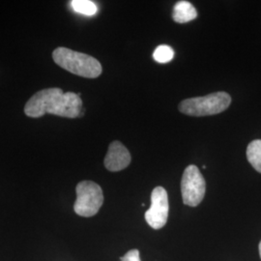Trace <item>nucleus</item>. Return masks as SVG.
<instances>
[{
    "instance_id": "1",
    "label": "nucleus",
    "mask_w": 261,
    "mask_h": 261,
    "mask_svg": "<svg viewBox=\"0 0 261 261\" xmlns=\"http://www.w3.org/2000/svg\"><path fill=\"white\" fill-rule=\"evenodd\" d=\"M83 101L77 94L63 92L61 88H47L34 94L25 103L24 113L32 118H39L46 113L67 118L80 117Z\"/></svg>"
},
{
    "instance_id": "2",
    "label": "nucleus",
    "mask_w": 261,
    "mask_h": 261,
    "mask_svg": "<svg viewBox=\"0 0 261 261\" xmlns=\"http://www.w3.org/2000/svg\"><path fill=\"white\" fill-rule=\"evenodd\" d=\"M56 64L71 74L86 79H96L102 74L101 63L93 56L79 53L67 47H57L53 53Z\"/></svg>"
},
{
    "instance_id": "3",
    "label": "nucleus",
    "mask_w": 261,
    "mask_h": 261,
    "mask_svg": "<svg viewBox=\"0 0 261 261\" xmlns=\"http://www.w3.org/2000/svg\"><path fill=\"white\" fill-rule=\"evenodd\" d=\"M231 103L230 95L224 91L195 97L182 101L178 109L190 116H208L224 112Z\"/></svg>"
},
{
    "instance_id": "4",
    "label": "nucleus",
    "mask_w": 261,
    "mask_h": 261,
    "mask_svg": "<svg viewBox=\"0 0 261 261\" xmlns=\"http://www.w3.org/2000/svg\"><path fill=\"white\" fill-rule=\"evenodd\" d=\"M76 199L74 204L75 213L82 217H92L99 212L103 205L102 188L92 181H82L76 188Z\"/></svg>"
},
{
    "instance_id": "5",
    "label": "nucleus",
    "mask_w": 261,
    "mask_h": 261,
    "mask_svg": "<svg viewBox=\"0 0 261 261\" xmlns=\"http://www.w3.org/2000/svg\"><path fill=\"white\" fill-rule=\"evenodd\" d=\"M206 184L200 170L195 165L187 167L181 180V194L185 205L196 207L204 198Z\"/></svg>"
},
{
    "instance_id": "6",
    "label": "nucleus",
    "mask_w": 261,
    "mask_h": 261,
    "mask_svg": "<svg viewBox=\"0 0 261 261\" xmlns=\"http://www.w3.org/2000/svg\"><path fill=\"white\" fill-rule=\"evenodd\" d=\"M168 196L163 187H156L151 194V206L145 213L147 224L154 229H161L168 222Z\"/></svg>"
},
{
    "instance_id": "7",
    "label": "nucleus",
    "mask_w": 261,
    "mask_h": 261,
    "mask_svg": "<svg viewBox=\"0 0 261 261\" xmlns=\"http://www.w3.org/2000/svg\"><path fill=\"white\" fill-rule=\"evenodd\" d=\"M130 152L120 141H112L105 157V167L112 172L125 169L130 164Z\"/></svg>"
},
{
    "instance_id": "8",
    "label": "nucleus",
    "mask_w": 261,
    "mask_h": 261,
    "mask_svg": "<svg viewBox=\"0 0 261 261\" xmlns=\"http://www.w3.org/2000/svg\"><path fill=\"white\" fill-rule=\"evenodd\" d=\"M196 8L188 1H179L173 8L172 18L178 23H186L196 19Z\"/></svg>"
},
{
    "instance_id": "9",
    "label": "nucleus",
    "mask_w": 261,
    "mask_h": 261,
    "mask_svg": "<svg viewBox=\"0 0 261 261\" xmlns=\"http://www.w3.org/2000/svg\"><path fill=\"white\" fill-rule=\"evenodd\" d=\"M247 158L252 168L261 173V140H252L248 145Z\"/></svg>"
},
{
    "instance_id": "10",
    "label": "nucleus",
    "mask_w": 261,
    "mask_h": 261,
    "mask_svg": "<svg viewBox=\"0 0 261 261\" xmlns=\"http://www.w3.org/2000/svg\"><path fill=\"white\" fill-rule=\"evenodd\" d=\"M71 5L75 12L86 16H93L97 13V6L89 0H73L71 1Z\"/></svg>"
},
{
    "instance_id": "11",
    "label": "nucleus",
    "mask_w": 261,
    "mask_h": 261,
    "mask_svg": "<svg viewBox=\"0 0 261 261\" xmlns=\"http://www.w3.org/2000/svg\"><path fill=\"white\" fill-rule=\"evenodd\" d=\"M173 56H174V51L168 45L159 46L153 54V57H154L155 61H157L161 64L168 63L169 61H171L173 59Z\"/></svg>"
},
{
    "instance_id": "12",
    "label": "nucleus",
    "mask_w": 261,
    "mask_h": 261,
    "mask_svg": "<svg viewBox=\"0 0 261 261\" xmlns=\"http://www.w3.org/2000/svg\"><path fill=\"white\" fill-rule=\"evenodd\" d=\"M121 261H141L140 257L139 250H130L124 256L120 257Z\"/></svg>"
},
{
    "instance_id": "13",
    "label": "nucleus",
    "mask_w": 261,
    "mask_h": 261,
    "mask_svg": "<svg viewBox=\"0 0 261 261\" xmlns=\"http://www.w3.org/2000/svg\"><path fill=\"white\" fill-rule=\"evenodd\" d=\"M258 249H259V255H260L261 258V241L260 243H259V247H258Z\"/></svg>"
}]
</instances>
